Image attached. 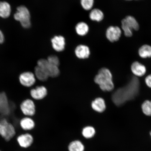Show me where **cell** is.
<instances>
[{"label": "cell", "mask_w": 151, "mask_h": 151, "mask_svg": "<svg viewBox=\"0 0 151 151\" xmlns=\"http://www.w3.org/2000/svg\"><path fill=\"white\" fill-rule=\"evenodd\" d=\"M139 82L136 77H133L125 86L119 88L112 95L113 102L117 106L122 105L132 100L139 93Z\"/></svg>", "instance_id": "obj_1"}, {"label": "cell", "mask_w": 151, "mask_h": 151, "mask_svg": "<svg viewBox=\"0 0 151 151\" xmlns=\"http://www.w3.org/2000/svg\"><path fill=\"white\" fill-rule=\"evenodd\" d=\"M94 81L104 91H111L114 89L112 75L107 68H103L99 70L98 74L94 77Z\"/></svg>", "instance_id": "obj_2"}, {"label": "cell", "mask_w": 151, "mask_h": 151, "mask_svg": "<svg viewBox=\"0 0 151 151\" xmlns=\"http://www.w3.org/2000/svg\"><path fill=\"white\" fill-rule=\"evenodd\" d=\"M16 132L14 124L6 118H3L0 120V136L5 140H11L16 135Z\"/></svg>", "instance_id": "obj_3"}, {"label": "cell", "mask_w": 151, "mask_h": 151, "mask_svg": "<svg viewBox=\"0 0 151 151\" xmlns=\"http://www.w3.org/2000/svg\"><path fill=\"white\" fill-rule=\"evenodd\" d=\"M14 17L15 20L20 22L22 27L28 28L31 27V15L29 10L24 6L21 5L17 7Z\"/></svg>", "instance_id": "obj_4"}, {"label": "cell", "mask_w": 151, "mask_h": 151, "mask_svg": "<svg viewBox=\"0 0 151 151\" xmlns=\"http://www.w3.org/2000/svg\"><path fill=\"white\" fill-rule=\"evenodd\" d=\"M37 65L42 69L49 77H56L59 75L60 71L58 67L50 64L45 58H40L37 60Z\"/></svg>", "instance_id": "obj_5"}, {"label": "cell", "mask_w": 151, "mask_h": 151, "mask_svg": "<svg viewBox=\"0 0 151 151\" xmlns=\"http://www.w3.org/2000/svg\"><path fill=\"white\" fill-rule=\"evenodd\" d=\"M21 111L24 116L32 117L36 112V106L34 100L27 99L24 100L20 106Z\"/></svg>", "instance_id": "obj_6"}, {"label": "cell", "mask_w": 151, "mask_h": 151, "mask_svg": "<svg viewBox=\"0 0 151 151\" xmlns=\"http://www.w3.org/2000/svg\"><path fill=\"white\" fill-rule=\"evenodd\" d=\"M19 80L21 85L27 88L33 87L37 81L34 73L30 71L24 72L21 73Z\"/></svg>", "instance_id": "obj_7"}, {"label": "cell", "mask_w": 151, "mask_h": 151, "mask_svg": "<svg viewBox=\"0 0 151 151\" xmlns=\"http://www.w3.org/2000/svg\"><path fill=\"white\" fill-rule=\"evenodd\" d=\"M11 114L9 99L5 92H0V120L7 118Z\"/></svg>", "instance_id": "obj_8"}, {"label": "cell", "mask_w": 151, "mask_h": 151, "mask_svg": "<svg viewBox=\"0 0 151 151\" xmlns=\"http://www.w3.org/2000/svg\"><path fill=\"white\" fill-rule=\"evenodd\" d=\"M48 90L43 85L33 86L30 91L31 99L35 101H40L44 99L48 94Z\"/></svg>", "instance_id": "obj_9"}, {"label": "cell", "mask_w": 151, "mask_h": 151, "mask_svg": "<svg viewBox=\"0 0 151 151\" xmlns=\"http://www.w3.org/2000/svg\"><path fill=\"white\" fill-rule=\"evenodd\" d=\"M122 34L120 28L116 26H110L107 28L106 32V37L111 42L117 41L119 40Z\"/></svg>", "instance_id": "obj_10"}, {"label": "cell", "mask_w": 151, "mask_h": 151, "mask_svg": "<svg viewBox=\"0 0 151 151\" xmlns=\"http://www.w3.org/2000/svg\"><path fill=\"white\" fill-rule=\"evenodd\" d=\"M52 46L55 51L58 52H63L65 50L66 45L65 37L62 35H56L51 40Z\"/></svg>", "instance_id": "obj_11"}, {"label": "cell", "mask_w": 151, "mask_h": 151, "mask_svg": "<svg viewBox=\"0 0 151 151\" xmlns=\"http://www.w3.org/2000/svg\"><path fill=\"white\" fill-rule=\"evenodd\" d=\"M75 54L79 59H87L89 57L91 54L89 47L86 45H79L75 48Z\"/></svg>", "instance_id": "obj_12"}, {"label": "cell", "mask_w": 151, "mask_h": 151, "mask_svg": "<svg viewBox=\"0 0 151 151\" xmlns=\"http://www.w3.org/2000/svg\"><path fill=\"white\" fill-rule=\"evenodd\" d=\"M17 140L20 147L26 148L31 146L33 142L34 139L31 134L26 133L19 135Z\"/></svg>", "instance_id": "obj_13"}, {"label": "cell", "mask_w": 151, "mask_h": 151, "mask_svg": "<svg viewBox=\"0 0 151 151\" xmlns=\"http://www.w3.org/2000/svg\"><path fill=\"white\" fill-rule=\"evenodd\" d=\"M19 126L24 131H30L35 128L36 124L33 119L29 116H24L20 121Z\"/></svg>", "instance_id": "obj_14"}, {"label": "cell", "mask_w": 151, "mask_h": 151, "mask_svg": "<svg viewBox=\"0 0 151 151\" xmlns=\"http://www.w3.org/2000/svg\"><path fill=\"white\" fill-rule=\"evenodd\" d=\"M131 70L133 74L137 77L143 76L146 72V67L137 61L134 62L132 63Z\"/></svg>", "instance_id": "obj_15"}, {"label": "cell", "mask_w": 151, "mask_h": 151, "mask_svg": "<svg viewBox=\"0 0 151 151\" xmlns=\"http://www.w3.org/2000/svg\"><path fill=\"white\" fill-rule=\"evenodd\" d=\"M91 107L94 111L97 112L102 113L106 109L105 100L103 98H96L91 103Z\"/></svg>", "instance_id": "obj_16"}, {"label": "cell", "mask_w": 151, "mask_h": 151, "mask_svg": "<svg viewBox=\"0 0 151 151\" xmlns=\"http://www.w3.org/2000/svg\"><path fill=\"white\" fill-rule=\"evenodd\" d=\"M89 26L84 22H78L75 26V30L77 35L81 37H84L89 32Z\"/></svg>", "instance_id": "obj_17"}, {"label": "cell", "mask_w": 151, "mask_h": 151, "mask_svg": "<svg viewBox=\"0 0 151 151\" xmlns=\"http://www.w3.org/2000/svg\"><path fill=\"white\" fill-rule=\"evenodd\" d=\"M90 19L92 21L100 22L103 20L104 14L101 9L94 8L91 9L89 14Z\"/></svg>", "instance_id": "obj_18"}, {"label": "cell", "mask_w": 151, "mask_h": 151, "mask_svg": "<svg viewBox=\"0 0 151 151\" xmlns=\"http://www.w3.org/2000/svg\"><path fill=\"white\" fill-rule=\"evenodd\" d=\"M34 73L37 80L40 82H46L50 77L42 69L37 65L34 68Z\"/></svg>", "instance_id": "obj_19"}, {"label": "cell", "mask_w": 151, "mask_h": 151, "mask_svg": "<svg viewBox=\"0 0 151 151\" xmlns=\"http://www.w3.org/2000/svg\"><path fill=\"white\" fill-rule=\"evenodd\" d=\"M11 13L10 5L6 1H0V17L3 18H8Z\"/></svg>", "instance_id": "obj_20"}, {"label": "cell", "mask_w": 151, "mask_h": 151, "mask_svg": "<svg viewBox=\"0 0 151 151\" xmlns=\"http://www.w3.org/2000/svg\"><path fill=\"white\" fill-rule=\"evenodd\" d=\"M68 149L69 151H84V145L79 140L72 141L69 143Z\"/></svg>", "instance_id": "obj_21"}, {"label": "cell", "mask_w": 151, "mask_h": 151, "mask_svg": "<svg viewBox=\"0 0 151 151\" xmlns=\"http://www.w3.org/2000/svg\"><path fill=\"white\" fill-rule=\"evenodd\" d=\"M138 53L141 58H151V46L148 45H143L139 48Z\"/></svg>", "instance_id": "obj_22"}, {"label": "cell", "mask_w": 151, "mask_h": 151, "mask_svg": "<svg viewBox=\"0 0 151 151\" xmlns=\"http://www.w3.org/2000/svg\"><path fill=\"white\" fill-rule=\"evenodd\" d=\"M126 23L128 26L132 30H134L135 31H137L139 29V25L138 23L137 20L132 16H128L126 17L124 19Z\"/></svg>", "instance_id": "obj_23"}, {"label": "cell", "mask_w": 151, "mask_h": 151, "mask_svg": "<svg viewBox=\"0 0 151 151\" xmlns=\"http://www.w3.org/2000/svg\"><path fill=\"white\" fill-rule=\"evenodd\" d=\"M96 130L94 128L91 126L85 127L82 131V135L85 138L90 139L93 137L96 134Z\"/></svg>", "instance_id": "obj_24"}, {"label": "cell", "mask_w": 151, "mask_h": 151, "mask_svg": "<svg viewBox=\"0 0 151 151\" xmlns=\"http://www.w3.org/2000/svg\"><path fill=\"white\" fill-rule=\"evenodd\" d=\"M142 110L147 116H151V101L146 100L141 106Z\"/></svg>", "instance_id": "obj_25"}, {"label": "cell", "mask_w": 151, "mask_h": 151, "mask_svg": "<svg viewBox=\"0 0 151 151\" xmlns=\"http://www.w3.org/2000/svg\"><path fill=\"white\" fill-rule=\"evenodd\" d=\"M94 0H80L81 6L84 10L91 11L93 9Z\"/></svg>", "instance_id": "obj_26"}, {"label": "cell", "mask_w": 151, "mask_h": 151, "mask_svg": "<svg viewBox=\"0 0 151 151\" xmlns=\"http://www.w3.org/2000/svg\"><path fill=\"white\" fill-rule=\"evenodd\" d=\"M122 27L126 37H130L132 36L133 35V30L128 27L124 19L122 21Z\"/></svg>", "instance_id": "obj_27"}, {"label": "cell", "mask_w": 151, "mask_h": 151, "mask_svg": "<svg viewBox=\"0 0 151 151\" xmlns=\"http://www.w3.org/2000/svg\"><path fill=\"white\" fill-rule=\"evenodd\" d=\"M47 61L50 64L57 67H59L60 62L59 58L58 57L54 55L49 56L47 58Z\"/></svg>", "instance_id": "obj_28"}, {"label": "cell", "mask_w": 151, "mask_h": 151, "mask_svg": "<svg viewBox=\"0 0 151 151\" xmlns=\"http://www.w3.org/2000/svg\"><path fill=\"white\" fill-rule=\"evenodd\" d=\"M145 82L147 86L151 88V74L149 75L145 79Z\"/></svg>", "instance_id": "obj_29"}, {"label": "cell", "mask_w": 151, "mask_h": 151, "mask_svg": "<svg viewBox=\"0 0 151 151\" xmlns=\"http://www.w3.org/2000/svg\"><path fill=\"white\" fill-rule=\"evenodd\" d=\"M4 35L2 32L0 30V44L3 43L4 42Z\"/></svg>", "instance_id": "obj_30"}, {"label": "cell", "mask_w": 151, "mask_h": 151, "mask_svg": "<svg viewBox=\"0 0 151 151\" xmlns=\"http://www.w3.org/2000/svg\"><path fill=\"white\" fill-rule=\"evenodd\" d=\"M150 136L151 137V131H150Z\"/></svg>", "instance_id": "obj_31"}, {"label": "cell", "mask_w": 151, "mask_h": 151, "mask_svg": "<svg viewBox=\"0 0 151 151\" xmlns=\"http://www.w3.org/2000/svg\"><path fill=\"white\" fill-rule=\"evenodd\" d=\"M126 1H132V0H126Z\"/></svg>", "instance_id": "obj_32"}, {"label": "cell", "mask_w": 151, "mask_h": 151, "mask_svg": "<svg viewBox=\"0 0 151 151\" xmlns=\"http://www.w3.org/2000/svg\"><path fill=\"white\" fill-rule=\"evenodd\" d=\"M0 151H1V150H0Z\"/></svg>", "instance_id": "obj_33"}]
</instances>
